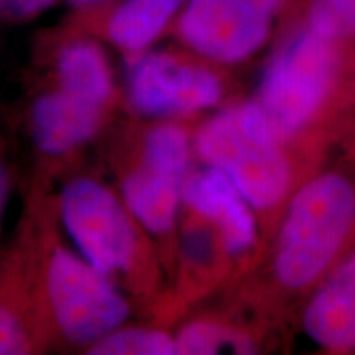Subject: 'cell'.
<instances>
[{
    "label": "cell",
    "instance_id": "1",
    "mask_svg": "<svg viewBox=\"0 0 355 355\" xmlns=\"http://www.w3.org/2000/svg\"><path fill=\"white\" fill-rule=\"evenodd\" d=\"M355 220V189L339 175L313 180L293 198L279 234L275 272L285 286L301 288L329 265Z\"/></svg>",
    "mask_w": 355,
    "mask_h": 355
},
{
    "label": "cell",
    "instance_id": "2",
    "mask_svg": "<svg viewBox=\"0 0 355 355\" xmlns=\"http://www.w3.org/2000/svg\"><path fill=\"white\" fill-rule=\"evenodd\" d=\"M278 137L257 104L225 110L198 133L201 157L232 181L252 207H272L290 183Z\"/></svg>",
    "mask_w": 355,
    "mask_h": 355
},
{
    "label": "cell",
    "instance_id": "3",
    "mask_svg": "<svg viewBox=\"0 0 355 355\" xmlns=\"http://www.w3.org/2000/svg\"><path fill=\"white\" fill-rule=\"evenodd\" d=\"M336 40L306 26L282 48L260 87L261 112L278 139L313 117L336 71Z\"/></svg>",
    "mask_w": 355,
    "mask_h": 355
},
{
    "label": "cell",
    "instance_id": "4",
    "mask_svg": "<svg viewBox=\"0 0 355 355\" xmlns=\"http://www.w3.org/2000/svg\"><path fill=\"white\" fill-rule=\"evenodd\" d=\"M46 288L58 326L74 344L97 343L117 329L130 311L105 273L61 248L51 255Z\"/></svg>",
    "mask_w": 355,
    "mask_h": 355
},
{
    "label": "cell",
    "instance_id": "5",
    "mask_svg": "<svg viewBox=\"0 0 355 355\" xmlns=\"http://www.w3.org/2000/svg\"><path fill=\"white\" fill-rule=\"evenodd\" d=\"M283 0H186L176 32L198 55L239 63L266 43Z\"/></svg>",
    "mask_w": 355,
    "mask_h": 355
},
{
    "label": "cell",
    "instance_id": "6",
    "mask_svg": "<svg viewBox=\"0 0 355 355\" xmlns=\"http://www.w3.org/2000/svg\"><path fill=\"white\" fill-rule=\"evenodd\" d=\"M61 216L84 260L102 273L125 270L133 257V229L122 204L89 178L69 181L61 194Z\"/></svg>",
    "mask_w": 355,
    "mask_h": 355
},
{
    "label": "cell",
    "instance_id": "7",
    "mask_svg": "<svg viewBox=\"0 0 355 355\" xmlns=\"http://www.w3.org/2000/svg\"><path fill=\"white\" fill-rule=\"evenodd\" d=\"M188 139L178 127H158L148 133L141 166L127 176L123 201L133 217L153 234L171 229L184 191Z\"/></svg>",
    "mask_w": 355,
    "mask_h": 355
},
{
    "label": "cell",
    "instance_id": "8",
    "mask_svg": "<svg viewBox=\"0 0 355 355\" xmlns=\"http://www.w3.org/2000/svg\"><path fill=\"white\" fill-rule=\"evenodd\" d=\"M220 94V81L216 74L168 53H148L139 58L128 79L133 109L145 115L209 109L217 104Z\"/></svg>",
    "mask_w": 355,
    "mask_h": 355
},
{
    "label": "cell",
    "instance_id": "9",
    "mask_svg": "<svg viewBox=\"0 0 355 355\" xmlns=\"http://www.w3.org/2000/svg\"><path fill=\"white\" fill-rule=\"evenodd\" d=\"M183 198L189 207L219 227L225 247L242 254L255 243L257 227L250 204L220 170L211 166L184 184Z\"/></svg>",
    "mask_w": 355,
    "mask_h": 355
},
{
    "label": "cell",
    "instance_id": "10",
    "mask_svg": "<svg viewBox=\"0 0 355 355\" xmlns=\"http://www.w3.org/2000/svg\"><path fill=\"white\" fill-rule=\"evenodd\" d=\"M102 115L104 105L58 87L35 102L33 140L44 153H66L94 135Z\"/></svg>",
    "mask_w": 355,
    "mask_h": 355
},
{
    "label": "cell",
    "instance_id": "11",
    "mask_svg": "<svg viewBox=\"0 0 355 355\" xmlns=\"http://www.w3.org/2000/svg\"><path fill=\"white\" fill-rule=\"evenodd\" d=\"M304 331L326 349H355V255L319 288L304 313Z\"/></svg>",
    "mask_w": 355,
    "mask_h": 355
},
{
    "label": "cell",
    "instance_id": "12",
    "mask_svg": "<svg viewBox=\"0 0 355 355\" xmlns=\"http://www.w3.org/2000/svg\"><path fill=\"white\" fill-rule=\"evenodd\" d=\"M184 3L186 0H122L110 13L105 33L122 51H144L180 15Z\"/></svg>",
    "mask_w": 355,
    "mask_h": 355
},
{
    "label": "cell",
    "instance_id": "13",
    "mask_svg": "<svg viewBox=\"0 0 355 355\" xmlns=\"http://www.w3.org/2000/svg\"><path fill=\"white\" fill-rule=\"evenodd\" d=\"M58 83L71 94L105 105L112 92V74L105 53L96 42L76 40L58 55Z\"/></svg>",
    "mask_w": 355,
    "mask_h": 355
},
{
    "label": "cell",
    "instance_id": "14",
    "mask_svg": "<svg viewBox=\"0 0 355 355\" xmlns=\"http://www.w3.org/2000/svg\"><path fill=\"white\" fill-rule=\"evenodd\" d=\"M94 355H171L176 343L165 332L148 329L112 331L92 344Z\"/></svg>",
    "mask_w": 355,
    "mask_h": 355
},
{
    "label": "cell",
    "instance_id": "15",
    "mask_svg": "<svg viewBox=\"0 0 355 355\" xmlns=\"http://www.w3.org/2000/svg\"><path fill=\"white\" fill-rule=\"evenodd\" d=\"M176 343V354H219L225 349L232 352L247 354L252 345L243 336L234 334L224 327L211 322L189 324L180 332Z\"/></svg>",
    "mask_w": 355,
    "mask_h": 355
},
{
    "label": "cell",
    "instance_id": "16",
    "mask_svg": "<svg viewBox=\"0 0 355 355\" xmlns=\"http://www.w3.org/2000/svg\"><path fill=\"white\" fill-rule=\"evenodd\" d=\"M308 26L332 40L355 37V0H314Z\"/></svg>",
    "mask_w": 355,
    "mask_h": 355
},
{
    "label": "cell",
    "instance_id": "17",
    "mask_svg": "<svg viewBox=\"0 0 355 355\" xmlns=\"http://www.w3.org/2000/svg\"><path fill=\"white\" fill-rule=\"evenodd\" d=\"M26 347V336L19 319L8 309L0 308V355L25 354Z\"/></svg>",
    "mask_w": 355,
    "mask_h": 355
},
{
    "label": "cell",
    "instance_id": "18",
    "mask_svg": "<svg viewBox=\"0 0 355 355\" xmlns=\"http://www.w3.org/2000/svg\"><path fill=\"white\" fill-rule=\"evenodd\" d=\"M56 0H0V20H26L50 8Z\"/></svg>",
    "mask_w": 355,
    "mask_h": 355
},
{
    "label": "cell",
    "instance_id": "19",
    "mask_svg": "<svg viewBox=\"0 0 355 355\" xmlns=\"http://www.w3.org/2000/svg\"><path fill=\"white\" fill-rule=\"evenodd\" d=\"M8 193H10V176H8L7 166L0 159V222H2L3 211H6Z\"/></svg>",
    "mask_w": 355,
    "mask_h": 355
},
{
    "label": "cell",
    "instance_id": "20",
    "mask_svg": "<svg viewBox=\"0 0 355 355\" xmlns=\"http://www.w3.org/2000/svg\"><path fill=\"white\" fill-rule=\"evenodd\" d=\"M71 2H74L76 6H92V3L104 2V0H71Z\"/></svg>",
    "mask_w": 355,
    "mask_h": 355
}]
</instances>
